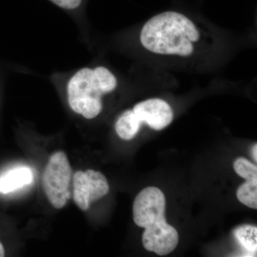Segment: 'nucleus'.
<instances>
[{
  "instance_id": "obj_1",
  "label": "nucleus",
  "mask_w": 257,
  "mask_h": 257,
  "mask_svg": "<svg viewBox=\"0 0 257 257\" xmlns=\"http://www.w3.org/2000/svg\"><path fill=\"white\" fill-rule=\"evenodd\" d=\"M138 40L147 53L167 60H191L213 43L210 32L202 24L177 11L163 12L147 20Z\"/></svg>"
},
{
  "instance_id": "obj_11",
  "label": "nucleus",
  "mask_w": 257,
  "mask_h": 257,
  "mask_svg": "<svg viewBox=\"0 0 257 257\" xmlns=\"http://www.w3.org/2000/svg\"><path fill=\"white\" fill-rule=\"evenodd\" d=\"M238 200L246 207L257 208V181H246L236 192Z\"/></svg>"
},
{
  "instance_id": "obj_5",
  "label": "nucleus",
  "mask_w": 257,
  "mask_h": 257,
  "mask_svg": "<svg viewBox=\"0 0 257 257\" xmlns=\"http://www.w3.org/2000/svg\"><path fill=\"white\" fill-rule=\"evenodd\" d=\"M166 200L163 192L149 187L139 193L133 205V219L140 227L146 228L154 223L165 220Z\"/></svg>"
},
{
  "instance_id": "obj_6",
  "label": "nucleus",
  "mask_w": 257,
  "mask_h": 257,
  "mask_svg": "<svg viewBox=\"0 0 257 257\" xmlns=\"http://www.w3.org/2000/svg\"><path fill=\"white\" fill-rule=\"evenodd\" d=\"M133 110L142 126L147 124L157 131L167 127L174 119L173 109L169 103L160 98L140 101Z\"/></svg>"
},
{
  "instance_id": "obj_13",
  "label": "nucleus",
  "mask_w": 257,
  "mask_h": 257,
  "mask_svg": "<svg viewBox=\"0 0 257 257\" xmlns=\"http://www.w3.org/2000/svg\"><path fill=\"white\" fill-rule=\"evenodd\" d=\"M252 156L253 160H255V162H257V145L256 144H255L253 145L252 149Z\"/></svg>"
},
{
  "instance_id": "obj_8",
  "label": "nucleus",
  "mask_w": 257,
  "mask_h": 257,
  "mask_svg": "<svg viewBox=\"0 0 257 257\" xmlns=\"http://www.w3.org/2000/svg\"><path fill=\"white\" fill-rule=\"evenodd\" d=\"M115 131L124 140H133L141 130L142 125L133 109H127L118 116L115 122Z\"/></svg>"
},
{
  "instance_id": "obj_9",
  "label": "nucleus",
  "mask_w": 257,
  "mask_h": 257,
  "mask_svg": "<svg viewBox=\"0 0 257 257\" xmlns=\"http://www.w3.org/2000/svg\"><path fill=\"white\" fill-rule=\"evenodd\" d=\"M73 18L77 23L85 21L86 8L88 0H48Z\"/></svg>"
},
{
  "instance_id": "obj_3",
  "label": "nucleus",
  "mask_w": 257,
  "mask_h": 257,
  "mask_svg": "<svg viewBox=\"0 0 257 257\" xmlns=\"http://www.w3.org/2000/svg\"><path fill=\"white\" fill-rule=\"evenodd\" d=\"M72 168L63 152L51 156L42 175V187L49 202L55 209H62L70 199L69 184Z\"/></svg>"
},
{
  "instance_id": "obj_2",
  "label": "nucleus",
  "mask_w": 257,
  "mask_h": 257,
  "mask_svg": "<svg viewBox=\"0 0 257 257\" xmlns=\"http://www.w3.org/2000/svg\"><path fill=\"white\" fill-rule=\"evenodd\" d=\"M51 81L62 91L69 109L84 119L101 114L106 96L119 86L116 74L105 65L91 64L65 72H55Z\"/></svg>"
},
{
  "instance_id": "obj_10",
  "label": "nucleus",
  "mask_w": 257,
  "mask_h": 257,
  "mask_svg": "<svg viewBox=\"0 0 257 257\" xmlns=\"http://www.w3.org/2000/svg\"><path fill=\"white\" fill-rule=\"evenodd\" d=\"M234 236L245 249L254 252L257 248V228L251 225H243L236 228Z\"/></svg>"
},
{
  "instance_id": "obj_12",
  "label": "nucleus",
  "mask_w": 257,
  "mask_h": 257,
  "mask_svg": "<svg viewBox=\"0 0 257 257\" xmlns=\"http://www.w3.org/2000/svg\"><path fill=\"white\" fill-rule=\"evenodd\" d=\"M234 169L239 177L246 181H257V167L244 158L237 159L234 162Z\"/></svg>"
},
{
  "instance_id": "obj_4",
  "label": "nucleus",
  "mask_w": 257,
  "mask_h": 257,
  "mask_svg": "<svg viewBox=\"0 0 257 257\" xmlns=\"http://www.w3.org/2000/svg\"><path fill=\"white\" fill-rule=\"evenodd\" d=\"M73 188L74 202L82 211L88 210L91 203L104 197L109 191L107 179L104 175L92 170L76 172Z\"/></svg>"
},
{
  "instance_id": "obj_7",
  "label": "nucleus",
  "mask_w": 257,
  "mask_h": 257,
  "mask_svg": "<svg viewBox=\"0 0 257 257\" xmlns=\"http://www.w3.org/2000/svg\"><path fill=\"white\" fill-rule=\"evenodd\" d=\"M33 179V171L30 167H15L0 175V193L5 194L15 192L31 184Z\"/></svg>"
},
{
  "instance_id": "obj_14",
  "label": "nucleus",
  "mask_w": 257,
  "mask_h": 257,
  "mask_svg": "<svg viewBox=\"0 0 257 257\" xmlns=\"http://www.w3.org/2000/svg\"><path fill=\"white\" fill-rule=\"evenodd\" d=\"M5 251L4 246H3V243L0 241V257L5 256Z\"/></svg>"
}]
</instances>
